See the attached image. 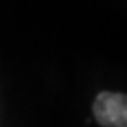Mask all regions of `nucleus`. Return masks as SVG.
<instances>
[{
    "label": "nucleus",
    "mask_w": 127,
    "mask_h": 127,
    "mask_svg": "<svg viewBox=\"0 0 127 127\" xmlns=\"http://www.w3.org/2000/svg\"><path fill=\"white\" fill-rule=\"evenodd\" d=\"M94 115L103 127H127L126 95L101 92L94 103Z\"/></svg>",
    "instance_id": "1"
}]
</instances>
